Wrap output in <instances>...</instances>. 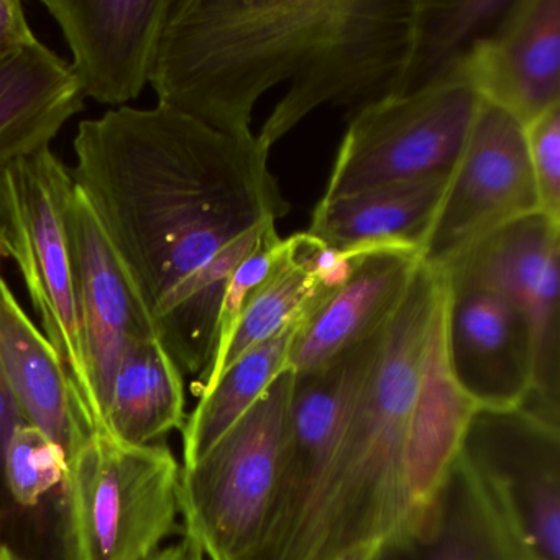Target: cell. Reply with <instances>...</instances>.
I'll list each match as a JSON object with an SVG mask.
<instances>
[{"label": "cell", "mask_w": 560, "mask_h": 560, "mask_svg": "<svg viewBox=\"0 0 560 560\" xmlns=\"http://www.w3.org/2000/svg\"><path fill=\"white\" fill-rule=\"evenodd\" d=\"M0 460L12 498L22 506H37L67 480L68 458L63 448L27 422L12 432Z\"/></svg>", "instance_id": "484cf974"}, {"label": "cell", "mask_w": 560, "mask_h": 560, "mask_svg": "<svg viewBox=\"0 0 560 560\" xmlns=\"http://www.w3.org/2000/svg\"><path fill=\"white\" fill-rule=\"evenodd\" d=\"M445 304L447 290L444 288L425 340L409 416L405 491L411 547L422 542L438 524L442 501L454 477L465 439L474 424L475 416L481 411L452 369L447 349Z\"/></svg>", "instance_id": "4fadbf2b"}, {"label": "cell", "mask_w": 560, "mask_h": 560, "mask_svg": "<svg viewBox=\"0 0 560 560\" xmlns=\"http://www.w3.org/2000/svg\"><path fill=\"white\" fill-rule=\"evenodd\" d=\"M536 212L539 198L524 126L480 97L419 257L432 270H442L481 238Z\"/></svg>", "instance_id": "30bf717a"}, {"label": "cell", "mask_w": 560, "mask_h": 560, "mask_svg": "<svg viewBox=\"0 0 560 560\" xmlns=\"http://www.w3.org/2000/svg\"><path fill=\"white\" fill-rule=\"evenodd\" d=\"M455 475L506 560H560L559 422L481 409Z\"/></svg>", "instance_id": "277c9868"}, {"label": "cell", "mask_w": 560, "mask_h": 560, "mask_svg": "<svg viewBox=\"0 0 560 560\" xmlns=\"http://www.w3.org/2000/svg\"><path fill=\"white\" fill-rule=\"evenodd\" d=\"M28 241L31 267L25 287L44 324V334L60 357L91 432L104 431L103 418L91 385L86 349L77 301L73 254L68 234V206L74 183L70 168L45 149L12 165Z\"/></svg>", "instance_id": "7c38bea8"}, {"label": "cell", "mask_w": 560, "mask_h": 560, "mask_svg": "<svg viewBox=\"0 0 560 560\" xmlns=\"http://www.w3.org/2000/svg\"><path fill=\"white\" fill-rule=\"evenodd\" d=\"M382 330L316 372L294 373L273 504L250 560H306L317 514Z\"/></svg>", "instance_id": "52a82bcc"}, {"label": "cell", "mask_w": 560, "mask_h": 560, "mask_svg": "<svg viewBox=\"0 0 560 560\" xmlns=\"http://www.w3.org/2000/svg\"><path fill=\"white\" fill-rule=\"evenodd\" d=\"M0 250L15 261L22 278L28 273L31 241L12 165L0 168Z\"/></svg>", "instance_id": "f546056e"}, {"label": "cell", "mask_w": 560, "mask_h": 560, "mask_svg": "<svg viewBox=\"0 0 560 560\" xmlns=\"http://www.w3.org/2000/svg\"><path fill=\"white\" fill-rule=\"evenodd\" d=\"M304 319L247 350L221 373L211 388L199 395L198 406L183 425V468L199 460L231 431L288 369L291 347Z\"/></svg>", "instance_id": "cb8c5ba5"}, {"label": "cell", "mask_w": 560, "mask_h": 560, "mask_svg": "<svg viewBox=\"0 0 560 560\" xmlns=\"http://www.w3.org/2000/svg\"><path fill=\"white\" fill-rule=\"evenodd\" d=\"M560 222L524 215L487 235L439 273L448 288L493 291L529 324L533 392L523 408L559 422Z\"/></svg>", "instance_id": "8fae6325"}, {"label": "cell", "mask_w": 560, "mask_h": 560, "mask_svg": "<svg viewBox=\"0 0 560 560\" xmlns=\"http://www.w3.org/2000/svg\"><path fill=\"white\" fill-rule=\"evenodd\" d=\"M480 106L467 80L388 94L350 117L323 199L451 173Z\"/></svg>", "instance_id": "ba28073f"}, {"label": "cell", "mask_w": 560, "mask_h": 560, "mask_svg": "<svg viewBox=\"0 0 560 560\" xmlns=\"http://www.w3.org/2000/svg\"><path fill=\"white\" fill-rule=\"evenodd\" d=\"M21 0H0V55L37 44Z\"/></svg>", "instance_id": "4dcf8cb0"}, {"label": "cell", "mask_w": 560, "mask_h": 560, "mask_svg": "<svg viewBox=\"0 0 560 560\" xmlns=\"http://www.w3.org/2000/svg\"><path fill=\"white\" fill-rule=\"evenodd\" d=\"M386 552H388V546L385 542L360 544V546L337 553L329 560H383Z\"/></svg>", "instance_id": "1f68e13d"}, {"label": "cell", "mask_w": 560, "mask_h": 560, "mask_svg": "<svg viewBox=\"0 0 560 560\" xmlns=\"http://www.w3.org/2000/svg\"><path fill=\"white\" fill-rule=\"evenodd\" d=\"M419 261L418 248L366 247L349 281L324 296L301 324L288 366L296 375L316 372L375 336L401 301Z\"/></svg>", "instance_id": "ac0fdd59"}, {"label": "cell", "mask_w": 560, "mask_h": 560, "mask_svg": "<svg viewBox=\"0 0 560 560\" xmlns=\"http://www.w3.org/2000/svg\"><path fill=\"white\" fill-rule=\"evenodd\" d=\"M287 254L288 238H281L277 231L268 235V237L235 268L234 273L229 278L224 296H222L221 313H219L218 342H215L212 360L224 349L248 301L267 283L268 278L277 270L278 265L284 260ZM209 365H211V363H209Z\"/></svg>", "instance_id": "83f0119b"}, {"label": "cell", "mask_w": 560, "mask_h": 560, "mask_svg": "<svg viewBox=\"0 0 560 560\" xmlns=\"http://www.w3.org/2000/svg\"><path fill=\"white\" fill-rule=\"evenodd\" d=\"M347 0H168L150 86L159 106L228 133L311 67Z\"/></svg>", "instance_id": "7a4b0ae2"}, {"label": "cell", "mask_w": 560, "mask_h": 560, "mask_svg": "<svg viewBox=\"0 0 560 560\" xmlns=\"http://www.w3.org/2000/svg\"><path fill=\"white\" fill-rule=\"evenodd\" d=\"M0 370L24 421L60 445L70 460L91 431L63 362L4 278L0 280Z\"/></svg>", "instance_id": "d6986e66"}, {"label": "cell", "mask_w": 560, "mask_h": 560, "mask_svg": "<svg viewBox=\"0 0 560 560\" xmlns=\"http://www.w3.org/2000/svg\"><path fill=\"white\" fill-rule=\"evenodd\" d=\"M416 9L418 0H347L329 40L265 120L260 142L271 150L324 104L355 113L393 94L411 54Z\"/></svg>", "instance_id": "9c48e42d"}, {"label": "cell", "mask_w": 560, "mask_h": 560, "mask_svg": "<svg viewBox=\"0 0 560 560\" xmlns=\"http://www.w3.org/2000/svg\"><path fill=\"white\" fill-rule=\"evenodd\" d=\"M451 173L323 199L307 234L327 247L349 250L373 245L421 248Z\"/></svg>", "instance_id": "44dd1931"}, {"label": "cell", "mask_w": 560, "mask_h": 560, "mask_svg": "<svg viewBox=\"0 0 560 560\" xmlns=\"http://www.w3.org/2000/svg\"><path fill=\"white\" fill-rule=\"evenodd\" d=\"M513 0H418L411 54L393 94L465 80L481 40L498 27Z\"/></svg>", "instance_id": "603a6c76"}, {"label": "cell", "mask_w": 560, "mask_h": 560, "mask_svg": "<svg viewBox=\"0 0 560 560\" xmlns=\"http://www.w3.org/2000/svg\"><path fill=\"white\" fill-rule=\"evenodd\" d=\"M182 467L166 445L94 431L68 460L71 560H149L179 514Z\"/></svg>", "instance_id": "5b68a950"}, {"label": "cell", "mask_w": 560, "mask_h": 560, "mask_svg": "<svg viewBox=\"0 0 560 560\" xmlns=\"http://www.w3.org/2000/svg\"><path fill=\"white\" fill-rule=\"evenodd\" d=\"M524 132L540 212L560 222V106L527 124Z\"/></svg>", "instance_id": "f1b7e54d"}, {"label": "cell", "mask_w": 560, "mask_h": 560, "mask_svg": "<svg viewBox=\"0 0 560 560\" xmlns=\"http://www.w3.org/2000/svg\"><path fill=\"white\" fill-rule=\"evenodd\" d=\"M67 222L91 385L106 431L107 396L124 353L137 340L159 336L133 296L93 209L77 186Z\"/></svg>", "instance_id": "2e32d148"}, {"label": "cell", "mask_w": 560, "mask_h": 560, "mask_svg": "<svg viewBox=\"0 0 560 560\" xmlns=\"http://www.w3.org/2000/svg\"><path fill=\"white\" fill-rule=\"evenodd\" d=\"M70 47L84 100L127 107L145 90L168 0H40Z\"/></svg>", "instance_id": "5bb4252c"}, {"label": "cell", "mask_w": 560, "mask_h": 560, "mask_svg": "<svg viewBox=\"0 0 560 560\" xmlns=\"http://www.w3.org/2000/svg\"><path fill=\"white\" fill-rule=\"evenodd\" d=\"M445 290L448 359L458 382L481 409L523 408L533 392V346L523 311L493 291L447 284Z\"/></svg>", "instance_id": "9a60e30c"}, {"label": "cell", "mask_w": 560, "mask_h": 560, "mask_svg": "<svg viewBox=\"0 0 560 560\" xmlns=\"http://www.w3.org/2000/svg\"><path fill=\"white\" fill-rule=\"evenodd\" d=\"M149 560H206V557L188 539H185L175 546L160 549Z\"/></svg>", "instance_id": "d6a6232c"}, {"label": "cell", "mask_w": 560, "mask_h": 560, "mask_svg": "<svg viewBox=\"0 0 560 560\" xmlns=\"http://www.w3.org/2000/svg\"><path fill=\"white\" fill-rule=\"evenodd\" d=\"M84 101L70 63L40 40L0 55V168L51 149Z\"/></svg>", "instance_id": "ffe728a7"}, {"label": "cell", "mask_w": 560, "mask_h": 560, "mask_svg": "<svg viewBox=\"0 0 560 560\" xmlns=\"http://www.w3.org/2000/svg\"><path fill=\"white\" fill-rule=\"evenodd\" d=\"M71 179L179 369L205 375L235 268L290 214L254 132L156 104L78 126Z\"/></svg>", "instance_id": "6da1fadb"}, {"label": "cell", "mask_w": 560, "mask_h": 560, "mask_svg": "<svg viewBox=\"0 0 560 560\" xmlns=\"http://www.w3.org/2000/svg\"><path fill=\"white\" fill-rule=\"evenodd\" d=\"M451 481L457 506L448 485L434 530L419 542L429 547L421 560H506L455 471Z\"/></svg>", "instance_id": "4316f807"}, {"label": "cell", "mask_w": 560, "mask_h": 560, "mask_svg": "<svg viewBox=\"0 0 560 560\" xmlns=\"http://www.w3.org/2000/svg\"><path fill=\"white\" fill-rule=\"evenodd\" d=\"M0 560H18L11 549L4 544H0Z\"/></svg>", "instance_id": "836d02e7"}, {"label": "cell", "mask_w": 560, "mask_h": 560, "mask_svg": "<svg viewBox=\"0 0 560 560\" xmlns=\"http://www.w3.org/2000/svg\"><path fill=\"white\" fill-rule=\"evenodd\" d=\"M464 77L481 100L524 127L560 106V0H513Z\"/></svg>", "instance_id": "e0dca14e"}, {"label": "cell", "mask_w": 560, "mask_h": 560, "mask_svg": "<svg viewBox=\"0 0 560 560\" xmlns=\"http://www.w3.org/2000/svg\"><path fill=\"white\" fill-rule=\"evenodd\" d=\"M444 288L442 275L419 261L383 326L306 560H329L360 544L385 542L388 552L411 547L405 491L409 416L425 340Z\"/></svg>", "instance_id": "3957f363"}, {"label": "cell", "mask_w": 560, "mask_h": 560, "mask_svg": "<svg viewBox=\"0 0 560 560\" xmlns=\"http://www.w3.org/2000/svg\"><path fill=\"white\" fill-rule=\"evenodd\" d=\"M327 294L313 273L294 257L288 238L287 257L242 311L224 349L201 376V393L211 388L221 373L247 350L267 342L291 324L310 316Z\"/></svg>", "instance_id": "d4e9b609"}, {"label": "cell", "mask_w": 560, "mask_h": 560, "mask_svg": "<svg viewBox=\"0 0 560 560\" xmlns=\"http://www.w3.org/2000/svg\"><path fill=\"white\" fill-rule=\"evenodd\" d=\"M107 434L129 445H150L185 425V383L159 337L137 340L124 353L106 402Z\"/></svg>", "instance_id": "7402d4cb"}, {"label": "cell", "mask_w": 560, "mask_h": 560, "mask_svg": "<svg viewBox=\"0 0 560 560\" xmlns=\"http://www.w3.org/2000/svg\"><path fill=\"white\" fill-rule=\"evenodd\" d=\"M288 366L205 455L182 467L179 514L206 560H250L273 504L294 389Z\"/></svg>", "instance_id": "8992f818"}]
</instances>
